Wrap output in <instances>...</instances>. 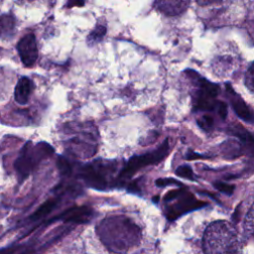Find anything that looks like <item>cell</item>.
I'll return each instance as SVG.
<instances>
[{"label":"cell","mask_w":254,"mask_h":254,"mask_svg":"<svg viewBox=\"0 0 254 254\" xmlns=\"http://www.w3.org/2000/svg\"><path fill=\"white\" fill-rule=\"evenodd\" d=\"M96 232L109 250L118 253L128 251L139 244L141 240L140 227L123 215H112L104 218L97 225Z\"/></svg>","instance_id":"6da1fadb"},{"label":"cell","mask_w":254,"mask_h":254,"mask_svg":"<svg viewBox=\"0 0 254 254\" xmlns=\"http://www.w3.org/2000/svg\"><path fill=\"white\" fill-rule=\"evenodd\" d=\"M202 247L205 254H240L241 242L235 227L228 221L211 222L204 231Z\"/></svg>","instance_id":"7a4b0ae2"},{"label":"cell","mask_w":254,"mask_h":254,"mask_svg":"<svg viewBox=\"0 0 254 254\" xmlns=\"http://www.w3.org/2000/svg\"><path fill=\"white\" fill-rule=\"evenodd\" d=\"M116 166L113 162L96 160L83 165L78 172L87 186L96 190H105L112 182Z\"/></svg>","instance_id":"3957f363"},{"label":"cell","mask_w":254,"mask_h":254,"mask_svg":"<svg viewBox=\"0 0 254 254\" xmlns=\"http://www.w3.org/2000/svg\"><path fill=\"white\" fill-rule=\"evenodd\" d=\"M53 153L54 149L48 143L41 142L36 145L28 143L22 150L20 157L17 159L15 168L22 179H25L41 161L51 156Z\"/></svg>","instance_id":"277c9868"},{"label":"cell","mask_w":254,"mask_h":254,"mask_svg":"<svg viewBox=\"0 0 254 254\" xmlns=\"http://www.w3.org/2000/svg\"><path fill=\"white\" fill-rule=\"evenodd\" d=\"M169 151H170L169 139H166L161 144V146L156 150L143 155H137V156L131 157L127 162V164L124 166V168L120 171L119 178L128 179L132 177L135 173H137L139 170L147 166H150V165L152 166L160 163L169 154Z\"/></svg>","instance_id":"5b68a950"},{"label":"cell","mask_w":254,"mask_h":254,"mask_svg":"<svg viewBox=\"0 0 254 254\" xmlns=\"http://www.w3.org/2000/svg\"><path fill=\"white\" fill-rule=\"evenodd\" d=\"M97 140L94 128L83 127L66 142L68 154L76 158H90L96 153Z\"/></svg>","instance_id":"8992f818"},{"label":"cell","mask_w":254,"mask_h":254,"mask_svg":"<svg viewBox=\"0 0 254 254\" xmlns=\"http://www.w3.org/2000/svg\"><path fill=\"white\" fill-rule=\"evenodd\" d=\"M194 76L197 84V90L193 97L194 108L205 111L214 109L216 106L215 98L219 90L218 85L200 77L196 72H194Z\"/></svg>","instance_id":"52a82bcc"},{"label":"cell","mask_w":254,"mask_h":254,"mask_svg":"<svg viewBox=\"0 0 254 254\" xmlns=\"http://www.w3.org/2000/svg\"><path fill=\"white\" fill-rule=\"evenodd\" d=\"M176 202H174L168 209L167 215L170 219H174L177 218L179 215L192 210V209H196L199 207H202L203 205H205V202L203 201H199L196 200L195 197L190 193V192H186L185 190H183L176 198ZM173 199V200H175Z\"/></svg>","instance_id":"ba28073f"},{"label":"cell","mask_w":254,"mask_h":254,"mask_svg":"<svg viewBox=\"0 0 254 254\" xmlns=\"http://www.w3.org/2000/svg\"><path fill=\"white\" fill-rule=\"evenodd\" d=\"M17 51L22 63L26 66H32L38 59V48L34 34L24 36L17 45Z\"/></svg>","instance_id":"9c48e42d"},{"label":"cell","mask_w":254,"mask_h":254,"mask_svg":"<svg viewBox=\"0 0 254 254\" xmlns=\"http://www.w3.org/2000/svg\"><path fill=\"white\" fill-rule=\"evenodd\" d=\"M226 92L235 114L242 120L252 122V112L243 98L237 94L229 83H226Z\"/></svg>","instance_id":"30bf717a"},{"label":"cell","mask_w":254,"mask_h":254,"mask_svg":"<svg viewBox=\"0 0 254 254\" xmlns=\"http://www.w3.org/2000/svg\"><path fill=\"white\" fill-rule=\"evenodd\" d=\"M154 5L161 13L167 16H178L188 9L190 1H156Z\"/></svg>","instance_id":"8fae6325"},{"label":"cell","mask_w":254,"mask_h":254,"mask_svg":"<svg viewBox=\"0 0 254 254\" xmlns=\"http://www.w3.org/2000/svg\"><path fill=\"white\" fill-rule=\"evenodd\" d=\"M92 216V209L88 206H74L61 214L60 218L67 222H86Z\"/></svg>","instance_id":"7c38bea8"},{"label":"cell","mask_w":254,"mask_h":254,"mask_svg":"<svg viewBox=\"0 0 254 254\" xmlns=\"http://www.w3.org/2000/svg\"><path fill=\"white\" fill-rule=\"evenodd\" d=\"M33 90V82L30 78L23 76L21 77L15 87V92H14V96H15V100L19 103V104H26L30 98L31 92Z\"/></svg>","instance_id":"4fadbf2b"},{"label":"cell","mask_w":254,"mask_h":254,"mask_svg":"<svg viewBox=\"0 0 254 254\" xmlns=\"http://www.w3.org/2000/svg\"><path fill=\"white\" fill-rule=\"evenodd\" d=\"M106 32H107V28H106L105 24H101V23L96 24L95 27L90 31V33L88 34V36L86 38L87 43L89 45L97 44L98 42H100L103 39Z\"/></svg>","instance_id":"5bb4252c"},{"label":"cell","mask_w":254,"mask_h":254,"mask_svg":"<svg viewBox=\"0 0 254 254\" xmlns=\"http://www.w3.org/2000/svg\"><path fill=\"white\" fill-rule=\"evenodd\" d=\"M229 131L232 135L238 137L239 139L245 141L248 144H252L253 142V138L251 133H249L246 129H244L240 124H233L231 126H229Z\"/></svg>","instance_id":"9a60e30c"},{"label":"cell","mask_w":254,"mask_h":254,"mask_svg":"<svg viewBox=\"0 0 254 254\" xmlns=\"http://www.w3.org/2000/svg\"><path fill=\"white\" fill-rule=\"evenodd\" d=\"M57 204V201L54 200V199H51V200H48L46 201L44 204H42L40 206V208L32 215V218L33 219H39L43 216H45L46 214H48Z\"/></svg>","instance_id":"2e32d148"},{"label":"cell","mask_w":254,"mask_h":254,"mask_svg":"<svg viewBox=\"0 0 254 254\" xmlns=\"http://www.w3.org/2000/svg\"><path fill=\"white\" fill-rule=\"evenodd\" d=\"M14 28V18L11 16H2L0 18V36L10 33Z\"/></svg>","instance_id":"e0dca14e"},{"label":"cell","mask_w":254,"mask_h":254,"mask_svg":"<svg viewBox=\"0 0 254 254\" xmlns=\"http://www.w3.org/2000/svg\"><path fill=\"white\" fill-rule=\"evenodd\" d=\"M57 166H58V169H59V171L61 172L62 175L69 176L71 174L72 167H71V164L69 163V161L67 159L60 156L58 161H57Z\"/></svg>","instance_id":"ac0fdd59"},{"label":"cell","mask_w":254,"mask_h":254,"mask_svg":"<svg viewBox=\"0 0 254 254\" xmlns=\"http://www.w3.org/2000/svg\"><path fill=\"white\" fill-rule=\"evenodd\" d=\"M175 173H176V175H178L179 177H182L184 179L190 180V181H194L195 180L194 173H193L192 169L189 165H182V166L178 167L176 169Z\"/></svg>","instance_id":"d6986e66"},{"label":"cell","mask_w":254,"mask_h":254,"mask_svg":"<svg viewBox=\"0 0 254 254\" xmlns=\"http://www.w3.org/2000/svg\"><path fill=\"white\" fill-rule=\"evenodd\" d=\"M213 187L217 190H219V191H221V192H223L227 195H231L233 193L234 190H235L234 185H230V184H226V183H222V182L213 183Z\"/></svg>","instance_id":"ffe728a7"},{"label":"cell","mask_w":254,"mask_h":254,"mask_svg":"<svg viewBox=\"0 0 254 254\" xmlns=\"http://www.w3.org/2000/svg\"><path fill=\"white\" fill-rule=\"evenodd\" d=\"M197 125L202 130L208 131L213 127V118L210 115H202L197 119Z\"/></svg>","instance_id":"44dd1931"},{"label":"cell","mask_w":254,"mask_h":254,"mask_svg":"<svg viewBox=\"0 0 254 254\" xmlns=\"http://www.w3.org/2000/svg\"><path fill=\"white\" fill-rule=\"evenodd\" d=\"M244 229L247 235H251L253 231V207L251 206L248 210V213L246 214L245 223H244Z\"/></svg>","instance_id":"7402d4cb"},{"label":"cell","mask_w":254,"mask_h":254,"mask_svg":"<svg viewBox=\"0 0 254 254\" xmlns=\"http://www.w3.org/2000/svg\"><path fill=\"white\" fill-rule=\"evenodd\" d=\"M155 184H156L157 187H161V188L167 187V186H172V185L180 186V187L183 186L181 182H179V181H177V180H175V179H172V178H162V179H158V180H156Z\"/></svg>","instance_id":"603a6c76"},{"label":"cell","mask_w":254,"mask_h":254,"mask_svg":"<svg viewBox=\"0 0 254 254\" xmlns=\"http://www.w3.org/2000/svg\"><path fill=\"white\" fill-rule=\"evenodd\" d=\"M245 84L246 87L252 92L253 91V64L251 63L245 73Z\"/></svg>","instance_id":"cb8c5ba5"},{"label":"cell","mask_w":254,"mask_h":254,"mask_svg":"<svg viewBox=\"0 0 254 254\" xmlns=\"http://www.w3.org/2000/svg\"><path fill=\"white\" fill-rule=\"evenodd\" d=\"M219 116L221 119H225L227 116V105L224 102L221 101H217V104L215 106Z\"/></svg>","instance_id":"d4e9b609"},{"label":"cell","mask_w":254,"mask_h":254,"mask_svg":"<svg viewBox=\"0 0 254 254\" xmlns=\"http://www.w3.org/2000/svg\"><path fill=\"white\" fill-rule=\"evenodd\" d=\"M183 191V190H172L169 192L166 193L165 195V201H172L173 199H175L181 192Z\"/></svg>","instance_id":"484cf974"},{"label":"cell","mask_w":254,"mask_h":254,"mask_svg":"<svg viewBox=\"0 0 254 254\" xmlns=\"http://www.w3.org/2000/svg\"><path fill=\"white\" fill-rule=\"evenodd\" d=\"M186 158L188 160H196V159H204V158H207L203 155H200V154H197V153H194L193 151H189L186 155Z\"/></svg>","instance_id":"4316f807"},{"label":"cell","mask_w":254,"mask_h":254,"mask_svg":"<svg viewBox=\"0 0 254 254\" xmlns=\"http://www.w3.org/2000/svg\"><path fill=\"white\" fill-rule=\"evenodd\" d=\"M73 5H76V6H82V5H84V2H69L68 4H67V6L68 7H72Z\"/></svg>","instance_id":"83f0119b"}]
</instances>
